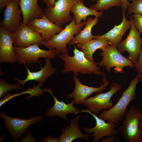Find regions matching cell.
Listing matches in <instances>:
<instances>
[{
  "mask_svg": "<svg viewBox=\"0 0 142 142\" xmlns=\"http://www.w3.org/2000/svg\"><path fill=\"white\" fill-rule=\"evenodd\" d=\"M140 76L137 74L135 77L130 81L129 84L124 91L116 104L110 109L103 110L98 115L101 119L118 125L123 121L128 106L131 101L136 98L135 90L140 82Z\"/></svg>",
  "mask_w": 142,
  "mask_h": 142,
  "instance_id": "6da1fadb",
  "label": "cell"
},
{
  "mask_svg": "<svg viewBox=\"0 0 142 142\" xmlns=\"http://www.w3.org/2000/svg\"><path fill=\"white\" fill-rule=\"evenodd\" d=\"M74 46V56H70L66 54H59V58L64 62V68L62 72L65 73L72 72L73 76H78L79 73L102 75V72L97 66L98 63L89 60L82 51L78 50L75 45Z\"/></svg>",
  "mask_w": 142,
  "mask_h": 142,
  "instance_id": "7a4b0ae2",
  "label": "cell"
},
{
  "mask_svg": "<svg viewBox=\"0 0 142 142\" xmlns=\"http://www.w3.org/2000/svg\"><path fill=\"white\" fill-rule=\"evenodd\" d=\"M86 22V21L76 24L75 18L73 16L72 21L65 26L64 28L49 40L42 41V45L49 49H56L58 55L68 54V50L66 48L67 44L72 39L75 34L79 33L82 30Z\"/></svg>",
  "mask_w": 142,
  "mask_h": 142,
  "instance_id": "3957f363",
  "label": "cell"
},
{
  "mask_svg": "<svg viewBox=\"0 0 142 142\" xmlns=\"http://www.w3.org/2000/svg\"><path fill=\"white\" fill-rule=\"evenodd\" d=\"M141 113L133 105L127 109L125 119L119 131L122 137L127 142H139L142 135V129L139 124L142 120Z\"/></svg>",
  "mask_w": 142,
  "mask_h": 142,
  "instance_id": "277c9868",
  "label": "cell"
},
{
  "mask_svg": "<svg viewBox=\"0 0 142 142\" xmlns=\"http://www.w3.org/2000/svg\"><path fill=\"white\" fill-rule=\"evenodd\" d=\"M100 55L103 57L98 65L100 67L105 66L106 71L109 73L113 67H114L115 73H124L123 68L129 67L132 68L135 66L133 62L123 55L118 50L116 47L114 45H109L105 49L102 50Z\"/></svg>",
  "mask_w": 142,
  "mask_h": 142,
  "instance_id": "5b68a950",
  "label": "cell"
},
{
  "mask_svg": "<svg viewBox=\"0 0 142 142\" xmlns=\"http://www.w3.org/2000/svg\"><path fill=\"white\" fill-rule=\"evenodd\" d=\"M17 62L19 65H28L39 62L40 58L53 59L57 54L55 49L45 50L41 49L37 44H34L28 47L18 48L14 47Z\"/></svg>",
  "mask_w": 142,
  "mask_h": 142,
  "instance_id": "8992f818",
  "label": "cell"
},
{
  "mask_svg": "<svg viewBox=\"0 0 142 142\" xmlns=\"http://www.w3.org/2000/svg\"><path fill=\"white\" fill-rule=\"evenodd\" d=\"M0 117L15 142L26 132L31 125L39 121L42 122L44 118L42 116H32L28 118L11 117L2 111L0 112Z\"/></svg>",
  "mask_w": 142,
  "mask_h": 142,
  "instance_id": "52a82bcc",
  "label": "cell"
},
{
  "mask_svg": "<svg viewBox=\"0 0 142 142\" xmlns=\"http://www.w3.org/2000/svg\"><path fill=\"white\" fill-rule=\"evenodd\" d=\"M79 2H84L83 0H58L53 7H47L44 9V14L50 21L62 27L73 20L70 15L71 9Z\"/></svg>",
  "mask_w": 142,
  "mask_h": 142,
  "instance_id": "ba28073f",
  "label": "cell"
},
{
  "mask_svg": "<svg viewBox=\"0 0 142 142\" xmlns=\"http://www.w3.org/2000/svg\"><path fill=\"white\" fill-rule=\"evenodd\" d=\"M110 90L105 93L102 92L93 97L87 98L83 103L89 111L96 115L100 111L108 109L113 106L111 98L121 88V86L114 82L110 87Z\"/></svg>",
  "mask_w": 142,
  "mask_h": 142,
  "instance_id": "9c48e42d",
  "label": "cell"
},
{
  "mask_svg": "<svg viewBox=\"0 0 142 142\" xmlns=\"http://www.w3.org/2000/svg\"><path fill=\"white\" fill-rule=\"evenodd\" d=\"M130 20L131 26L129 33L126 38L121 41L116 48L122 54L125 51L128 52L129 54L128 59L135 64L141 50L142 40L140 37V33L136 28L133 18L131 16Z\"/></svg>",
  "mask_w": 142,
  "mask_h": 142,
  "instance_id": "30bf717a",
  "label": "cell"
},
{
  "mask_svg": "<svg viewBox=\"0 0 142 142\" xmlns=\"http://www.w3.org/2000/svg\"><path fill=\"white\" fill-rule=\"evenodd\" d=\"M102 75L104 76L102 80L104 83L100 87L96 88L83 84L80 82L78 76H73V79L75 85V89L71 93L67 94V97L73 99L74 104H83L88 97L92 94L102 92L110 83V82L105 78L103 70Z\"/></svg>",
  "mask_w": 142,
  "mask_h": 142,
  "instance_id": "8fae6325",
  "label": "cell"
},
{
  "mask_svg": "<svg viewBox=\"0 0 142 142\" xmlns=\"http://www.w3.org/2000/svg\"><path fill=\"white\" fill-rule=\"evenodd\" d=\"M13 35V46L15 47L24 48L34 44L41 47L42 45L41 42L44 40L40 34L32 30L22 21Z\"/></svg>",
  "mask_w": 142,
  "mask_h": 142,
  "instance_id": "7c38bea8",
  "label": "cell"
},
{
  "mask_svg": "<svg viewBox=\"0 0 142 142\" xmlns=\"http://www.w3.org/2000/svg\"><path fill=\"white\" fill-rule=\"evenodd\" d=\"M81 112H85L89 114L95 119L96 125L95 126L90 128L86 127L83 128L87 133H93L91 134L90 136L94 137L92 142H97L104 136L115 135L117 133L118 131L116 128L118 125L110 122H106L105 120L100 118L96 114L90 112L87 109H81Z\"/></svg>",
  "mask_w": 142,
  "mask_h": 142,
  "instance_id": "4fadbf2b",
  "label": "cell"
},
{
  "mask_svg": "<svg viewBox=\"0 0 142 142\" xmlns=\"http://www.w3.org/2000/svg\"><path fill=\"white\" fill-rule=\"evenodd\" d=\"M19 7V2L14 0L6 7L1 27L13 33L18 30L22 22V13Z\"/></svg>",
  "mask_w": 142,
  "mask_h": 142,
  "instance_id": "5bb4252c",
  "label": "cell"
},
{
  "mask_svg": "<svg viewBox=\"0 0 142 142\" xmlns=\"http://www.w3.org/2000/svg\"><path fill=\"white\" fill-rule=\"evenodd\" d=\"M27 25L34 31L40 34L48 41L59 33L64 28L50 21L44 15L39 19H34L30 21Z\"/></svg>",
  "mask_w": 142,
  "mask_h": 142,
  "instance_id": "9a60e30c",
  "label": "cell"
},
{
  "mask_svg": "<svg viewBox=\"0 0 142 142\" xmlns=\"http://www.w3.org/2000/svg\"><path fill=\"white\" fill-rule=\"evenodd\" d=\"M13 33L0 26V63L17 62L13 46Z\"/></svg>",
  "mask_w": 142,
  "mask_h": 142,
  "instance_id": "2e32d148",
  "label": "cell"
},
{
  "mask_svg": "<svg viewBox=\"0 0 142 142\" xmlns=\"http://www.w3.org/2000/svg\"><path fill=\"white\" fill-rule=\"evenodd\" d=\"M50 59L49 58H45L44 66L43 67L41 66L40 70L37 72L31 71L27 66L25 65L27 71L26 78L23 80H20L16 77H14L13 78L23 86L28 81L35 80L38 82L37 86L39 87H42L47 78L54 74L57 71V68L53 67Z\"/></svg>",
  "mask_w": 142,
  "mask_h": 142,
  "instance_id": "e0dca14e",
  "label": "cell"
},
{
  "mask_svg": "<svg viewBox=\"0 0 142 142\" xmlns=\"http://www.w3.org/2000/svg\"><path fill=\"white\" fill-rule=\"evenodd\" d=\"M45 91L51 94L54 101L53 105L49 108L44 113L45 116L50 117L57 116L63 118L64 120H67V115L68 114L75 115L81 112V111L73 106V99L70 103L66 104L64 102L63 99L61 101L58 100L53 95L50 89L46 88Z\"/></svg>",
  "mask_w": 142,
  "mask_h": 142,
  "instance_id": "ac0fdd59",
  "label": "cell"
},
{
  "mask_svg": "<svg viewBox=\"0 0 142 142\" xmlns=\"http://www.w3.org/2000/svg\"><path fill=\"white\" fill-rule=\"evenodd\" d=\"M123 18L121 23L118 25L115 24L114 27L105 34L97 36L95 38L102 39L107 40L110 45L117 47L121 41L123 36L130 28L131 21L126 18L125 12H122Z\"/></svg>",
  "mask_w": 142,
  "mask_h": 142,
  "instance_id": "d6986e66",
  "label": "cell"
},
{
  "mask_svg": "<svg viewBox=\"0 0 142 142\" xmlns=\"http://www.w3.org/2000/svg\"><path fill=\"white\" fill-rule=\"evenodd\" d=\"M38 0H20L19 4L23 16L22 22L27 24L36 18H41L44 11L37 3Z\"/></svg>",
  "mask_w": 142,
  "mask_h": 142,
  "instance_id": "ffe728a7",
  "label": "cell"
},
{
  "mask_svg": "<svg viewBox=\"0 0 142 142\" xmlns=\"http://www.w3.org/2000/svg\"><path fill=\"white\" fill-rule=\"evenodd\" d=\"M80 116L78 115L70 120V125L62 129V133L59 137V142H71L75 139H79L88 140L91 135L83 133L79 130L78 121Z\"/></svg>",
  "mask_w": 142,
  "mask_h": 142,
  "instance_id": "44dd1931",
  "label": "cell"
},
{
  "mask_svg": "<svg viewBox=\"0 0 142 142\" xmlns=\"http://www.w3.org/2000/svg\"><path fill=\"white\" fill-rule=\"evenodd\" d=\"M98 17V16H96L93 19L92 17H89L83 29L76 34L75 37H74L68 44L72 45L77 43L84 44L95 38L97 35H94L92 34V29L97 23L99 19Z\"/></svg>",
  "mask_w": 142,
  "mask_h": 142,
  "instance_id": "7402d4cb",
  "label": "cell"
},
{
  "mask_svg": "<svg viewBox=\"0 0 142 142\" xmlns=\"http://www.w3.org/2000/svg\"><path fill=\"white\" fill-rule=\"evenodd\" d=\"M109 45V43L106 40L98 38L92 39L84 44H76L77 47L81 48L86 58L91 62L94 61L93 55L97 50H104Z\"/></svg>",
  "mask_w": 142,
  "mask_h": 142,
  "instance_id": "603a6c76",
  "label": "cell"
},
{
  "mask_svg": "<svg viewBox=\"0 0 142 142\" xmlns=\"http://www.w3.org/2000/svg\"><path fill=\"white\" fill-rule=\"evenodd\" d=\"M84 2H79L75 3L72 7L70 12L72 13L75 19V23L78 24L81 22L82 21H86L87 17L90 15L101 17L102 12H98L90 8H88L84 4Z\"/></svg>",
  "mask_w": 142,
  "mask_h": 142,
  "instance_id": "cb8c5ba5",
  "label": "cell"
},
{
  "mask_svg": "<svg viewBox=\"0 0 142 142\" xmlns=\"http://www.w3.org/2000/svg\"><path fill=\"white\" fill-rule=\"evenodd\" d=\"M121 2L122 0H96V3L89 8L96 11L106 10L113 7L121 6Z\"/></svg>",
  "mask_w": 142,
  "mask_h": 142,
  "instance_id": "d4e9b609",
  "label": "cell"
},
{
  "mask_svg": "<svg viewBox=\"0 0 142 142\" xmlns=\"http://www.w3.org/2000/svg\"><path fill=\"white\" fill-rule=\"evenodd\" d=\"M23 88L22 85L19 83L16 84H10L5 80L0 79V98H2L6 94L13 89L19 91L22 90Z\"/></svg>",
  "mask_w": 142,
  "mask_h": 142,
  "instance_id": "484cf974",
  "label": "cell"
},
{
  "mask_svg": "<svg viewBox=\"0 0 142 142\" xmlns=\"http://www.w3.org/2000/svg\"><path fill=\"white\" fill-rule=\"evenodd\" d=\"M127 11L130 14L133 13L142 15V0H137L131 3L128 2Z\"/></svg>",
  "mask_w": 142,
  "mask_h": 142,
  "instance_id": "4316f807",
  "label": "cell"
},
{
  "mask_svg": "<svg viewBox=\"0 0 142 142\" xmlns=\"http://www.w3.org/2000/svg\"><path fill=\"white\" fill-rule=\"evenodd\" d=\"M134 65L137 74L139 75L140 77V82L142 85V45L137 61Z\"/></svg>",
  "mask_w": 142,
  "mask_h": 142,
  "instance_id": "83f0119b",
  "label": "cell"
},
{
  "mask_svg": "<svg viewBox=\"0 0 142 142\" xmlns=\"http://www.w3.org/2000/svg\"><path fill=\"white\" fill-rule=\"evenodd\" d=\"M132 16L136 28L140 33H142V15L133 14Z\"/></svg>",
  "mask_w": 142,
  "mask_h": 142,
  "instance_id": "f1b7e54d",
  "label": "cell"
},
{
  "mask_svg": "<svg viewBox=\"0 0 142 142\" xmlns=\"http://www.w3.org/2000/svg\"><path fill=\"white\" fill-rule=\"evenodd\" d=\"M25 93L23 91L22 92L18 93H17L11 94L9 93L5 95L2 98L0 99V107L1 106L5 103L8 101L9 100L12 98L21 95L25 94Z\"/></svg>",
  "mask_w": 142,
  "mask_h": 142,
  "instance_id": "f546056e",
  "label": "cell"
},
{
  "mask_svg": "<svg viewBox=\"0 0 142 142\" xmlns=\"http://www.w3.org/2000/svg\"><path fill=\"white\" fill-rule=\"evenodd\" d=\"M27 134L22 139L20 142H37L36 139L28 130L26 131Z\"/></svg>",
  "mask_w": 142,
  "mask_h": 142,
  "instance_id": "4dcf8cb0",
  "label": "cell"
},
{
  "mask_svg": "<svg viewBox=\"0 0 142 142\" xmlns=\"http://www.w3.org/2000/svg\"><path fill=\"white\" fill-rule=\"evenodd\" d=\"M42 142H59V137L54 138L52 137L51 135H49L43 138Z\"/></svg>",
  "mask_w": 142,
  "mask_h": 142,
  "instance_id": "1f68e13d",
  "label": "cell"
},
{
  "mask_svg": "<svg viewBox=\"0 0 142 142\" xmlns=\"http://www.w3.org/2000/svg\"><path fill=\"white\" fill-rule=\"evenodd\" d=\"M14 0H0V8L2 9L13 2Z\"/></svg>",
  "mask_w": 142,
  "mask_h": 142,
  "instance_id": "d6a6232c",
  "label": "cell"
},
{
  "mask_svg": "<svg viewBox=\"0 0 142 142\" xmlns=\"http://www.w3.org/2000/svg\"><path fill=\"white\" fill-rule=\"evenodd\" d=\"M118 141L116 138V137L114 135L107 136V137L102 140L101 142H116Z\"/></svg>",
  "mask_w": 142,
  "mask_h": 142,
  "instance_id": "836d02e7",
  "label": "cell"
},
{
  "mask_svg": "<svg viewBox=\"0 0 142 142\" xmlns=\"http://www.w3.org/2000/svg\"><path fill=\"white\" fill-rule=\"evenodd\" d=\"M43 2L45 3L48 7H53L55 5V0H42Z\"/></svg>",
  "mask_w": 142,
  "mask_h": 142,
  "instance_id": "e575fe53",
  "label": "cell"
},
{
  "mask_svg": "<svg viewBox=\"0 0 142 142\" xmlns=\"http://www.w3.org/2000/svg\"><path fill=\"white\" fill-rule=\"evenodd\" d=\"M128 0H122L121 5L122 12H125L127 9L128 6Z\"/></svg>",
  "mask_w": 142,
  "mask_h": 142,
  "instance_id": "d590c367",
  "label": "cell"
},
{
  "mask_svg": "<svg viewBox=\"0 0 142 142\" xmlns=\"http://www.w3.org/2000/svg\"><path fill=\"white\" fill-rule=\"evenodd\" d=\"M5 137V135L4 134L2 135L0 137V142L3 141V140L4 139Z\"/></svg>",
  "mask_w": 142,
  "mask_h": 142,
  "instance_id": "8d00e7d4",
  "label": "cell"
},
{
  "mask_svg": "<svg viewBox=\"0 0 142 142\" xmlns=\"http://www.w3.org/2000/svg\"><path fill=\"white\" fill-rule=\"evenodd\" d=\"M141 117L142 118V120L140 123L139 126L140 127L142 128V113H141Z\"/></svg>",
  "mask_w": 142,
  "mask_h": 142,
  "instance_id": "74e56055",
  "label": "cell"
},
{
  "mask_svg": "<svg viewBox=\"0 0 142 142\" xmlns=\"http://www.w3.org/2000/svg\"><path fill=\"white\" fill-rule=\"evenodd\" d=\"M139 142H142V135L141 137Z\"/></svg>",
  "mask_w": 142,
  "mask_h": 142,
  "instance_id": "f35d334b",
  "label": "cell"
},
{
  "mask_svg": "<svg viewBox=\"0 0 142 142\" xmlns=\"http://www.w3.org/2000/svg\"><path fill=\"white\" fill-rule=\"evenodd\" d=\"M129 1H136V0H129Z\"/></svg>",
  "mask_w": 142,
  "mask_h": 142,
  "instance_id": "ab89813d",
  "label": "cell"
},
{
  "mask_svg": "<svg viewBox=\"0 0 142 142\" xmlns=\"http://www.w3.org/2000/svg\"><path fill=\"white\" fill-rule=\"evenodd\" d=\"M16 1H18V2H19L20 1V0H16Z\"/></svg>",
  "mask_w": 142,
  "mask_h": 142,
  "instance_id": "60d3db41",
  "label": "cell"
},
{
  "mask_svg": "<svg viewBox=\"0 0 142 142\" xmlns=\"http://www.w3.org/2000/svg\"><path fill=\"white\" fill-rule=\"evenodd\" d=\"M91 0L92 1H95V0Z\"/></svg>",
  "mask_w": 142,
  "mask_h": 142,
  "instance_id": "b9f144b4",
  "label": "cell"
},
{
  "mask_svg": "<svg viewBox=\"0 0 142 142\" xmlns=\"http://www.w3.org/2000/svg\"><path fill=\"white\" fill-rule=\"evenodd\" d=\"M141 39H142V38H141Z\"/></svg>",
  "mask_w": 142,
  "mask_h": 142,
  "instance_id": "7bdbcfd3",
  "label": "cell"
}]
</instances>
